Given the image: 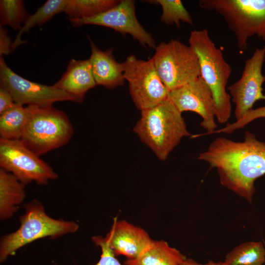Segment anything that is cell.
I'll use <instances>...</instances> for the list:
<instances>
[{
  "label": "cell",
  "instance_id": "6da1fadb",
  "mask_svg": "<svg viewBox=\"0 0 265 265\" xmlns=\"http://www.w3.org/2000/svg\"><path fill=\"white\" fill-rule=\"evenodd\" d=\"M198 159L215 168L221 184L250 203L255 180L265 174V142L246 131L243 142L218 137Z\"/></svg>",
  "mask_w": 265,
  "mask_h": 265
},
{
  "label": "cell",
  "instance_id": "7a4b0ae2",
  "mask_svg": "<svg viewBox=\"0 0 265 265\" xmlns=\"http://www.w3.org/2000/svg\"><path fill=\"white\" fill-rule=\"evenodd\" d=\"M133 131L162 160L167 158L184 137L190 135L182 113L169 98L141 111Z\"/></svg>",
  "mask_w": 265,
  "mask_h": 265
},
{
  "label": "cell",
  "instance_id": "3957f363",
  "mask_svg": "<svg viewBox=\"0 0 265 265\" xmlns=\"http://www.w3.org/2000/svg\"><path fill=\"white\" fill-rule=\"evenodd\" d=\"M188 43L198 56L201 77L212 92L216 118L219 123H225L232 111L231 96L226 90L232 68L225 59L221 49L211 38L208 29L192 30Z\"/></svg>",
  "mask_w": 265,
  "mask_h": 265
},
{
  "label": "cell",
  "instance_id": "277c9868",
  "mask_svg": "<svg viewBox=\"0 0 265 265\" xmlns=\"http://www.w3.org/2000/svg\"><path fill=\"white\" fill-rule=\"evenodd\" d=\"M24 213L19 217L20 225L12 233L1 237L0 262H4L24 246L44 238L55 239L76 232L79 224L73 221L55 219L48 215L43 205L34 199L23 205Z\"/></svg>",
  "mask_w": 265,
  "mask_h": 265
},
{
  "label": "cell",
  "instance_id": "5b68a950",
  "mask_svg": "<svg viewBox=\"0 0 265 265\" xmlns=\"http://www.w3.org/2000/svg\"><path fill=\"white\" fill-rule=\"evenodd\" d=\"M27 121L21 140L39 156L68 143L73 127L63 111L53 105L26 106Z\"/></svg>",
  "mask_w": 265,
  "mask_h": 265
},
{
  "label": "cell",
  "instance_id": "8992f818",
  "mask_svg": "<svg viewBox=\"0 0 265 265\" xmlns=\"http://www.w3.org/2000/svg\"><path fill=\"white\" fill-rule=\"evenodd\" d=\"M198 4L223 18L239 50H246L248 39L254 35L265 41V0H200Z\"/></svg>",
  "mask_w": 265,
  "mask_h": 265
},
{
  "label": "cell",
  "instance_id": "52a82bcc",
  "mask_svg": "<svg viewBox=\"0 0 265 265\" xmlns=\"http://www.w3.org/2000/svg\"><path fill=\"white\" fill-rule=\"evenodd\" d=\"M152 57L164 85L171 91L201 76L198 56L189 45L178 40L162 42Z\"/></svg>",
  "mask_w": 265,
  "mask_h": 265
},
{
  "label": "cell",
  "instance_id": "ba28073f",
  "mask_svg": "<svg viewBox=\"0 0 265 265\" xmlns=\"http://www.w3.org/2000/svg\"><path fill=\"white\" fill-rule=\"evenodd\" d=\"M21 139L0 138V168L12 173L25 186L32 182L46 185L58 174Z\"/></svg>",
  "mask_w": 265,
  "mask_h": 265
},
{
  "label": "cell",
  "instance_id": "9c48e42d",
  "mask_svg": "<svg viewBox=\"0 0 265 265\" xmlns=\"http://www.w3.org/2000/svg\"><path fill=\"white\" fill-rule=\"evenodd\" d=\"M122 64L124 79L128 82L131 97L137 108L147 109L168 98L169 91L152 58L145 60L131 55Z\"/></svg>",
  "mask_w": 265,
  "mask_h": 265
},
{
  "label": "cell",
  "instance_id": "30bf717a",
  "mask_svg": "<svg viewBox=\"0 0 265 265\" xmlns=\"http://www.w3.org/2000/svg\"><path fill=\"white\" fill-rule=\"evenodd\" d=\"M0 84L11 93L16 104L45 106L60 101L81 103V99L51 86L24 79L13 71L0 57Z\"/></svg>",
  "mask_w": 265,
  "mask_h": 265
},
{
  "label": "cell",
  "instance_id": "8fae6325",
  "mask_svg": "<svg viewBox=\"0 0 265 265\" xmlns=\"http://www.w3.org/2000/svg\"><path fill=\"white\" fill-rule=\"evenodd\" d=\"M265 59V46L256 48L252 55L245 61L239 79L227 87L235 106L236 121L240 120L252 107L256 102L265 100L262 85L265 76L262 67Z\"/></svg>",
  "mask_w": 265,
  "mask_h": 265
},
{
  "label": "cell",
  "instance_id": "7c38bea8",
  "mask_svg": "<svg viewBox=\"0 0 265 265\" xmlns=\"http://www.w3.org/2000/svg\"><path fill=\"white\" fill-rule=\"evenodd\" d=\"M69 20L76 26L93 25L111 28L123 35L130 34L145 48L155 49L157 47L152 34L138 21L132 0H120L110 9L92 17Z\"/></svg>",
  "mask_w": 265,
  "mask_h": 265
},
{
  "label": "cell",
  "instance_id": "4fadbf2b",
  "mask_svg": "<svg viewBox=\"0 0 265 265\" xmlns=\"http://www.w3.org/2000/svg\"><path fill=\"white\" fill-rule=\"evenodd\" d=\"M168 98L181 113L190 111L199 115L202 118L200 126L206 131L205 134L215 131L217 126L215 122L216 109L212 94L201 76L169 91Z\"/></svg>",
  "mask_w": 265,
  "mask_h": 265
},
{
  "label": "cell",
  "instance_id": "5bb4252c",
  "mask_svg": "<svg viewBox=\"0 0 265 265\" xmlns=\"http://www.w3.org/2000/svg\"><path fill=\"white\" fill-rule=\"evenodd\" d=\"M105 238L116 256H124L127 259L138 257L153 241L143 229L117 218Z\"/></svg>",
  "mask_w": 265,
  "mask_h": 265
},
{
  "label": "cell",
  "instance_id": "9a60e30c",
  "mask_svg": "<svg viewBox=\"0 0 265 265\" xmlns=\"http://www.w3.org/2000/svg\"><path fill=\"white\" fill-rule=\"evenodd\" d=\"M89 39L91 51L89 60L96 84L109 89L122 85L125 80L123 64L115 59L113 49L103 51Z\"/></svg>",
  "mask_w": 265,
  "mask_h": 265
},
{
  "label": "cell",
  "instance_id": "2e32d148",
  "mask_svg": "<svg viewBox=\"0 0 265 265\" xmlns=\"http://www.w3.org/2000/svg\"><path fill=\"white\" fill-rule=\"evenodd\" d=\"M89 59H71L61 79L53 85L83 101L85 94L96 85Z\"/></svg>",
  "mask_w": 265,
  "mask_h": 265
},
{
  "label": "cell",
  "instance_id": "e0dca14e",
  "mask_svg": "<svg viewBox=\"0 0 265 265\" xmlns=\"http://www.w3.org/2000/svg\"><path fill=\"white\" fill-rule=\"evenodd\" d=\"M26 197L25 186L12 173L0 169V219L12 217Z\"/></svg>",
  "mask_w": 265,
  "mask_h": 265
},
{
  "label": "cell",
  "instance_id": "ac0fdd59",
  "mask_svg": "<svg viewBox=\"0 0 265 265\" xmlns=\"http://www.w3.org/2000/svg\"><path fill=\"white\" fill-rule=\"evenodd\" d=\"M186 259L179 250L164 240H154L138 257L127 259L125 265H182Z\"/></svg>",
  "mask_w": 265,
  "mask_h": 265
},
{
  "label": "cell",
  "instance_id": "d6986e66",
  "mask_svg": "<svg viewBox=\"0 0 265 265\" xmlns=\"http://www.w3.org/2000/svg\"><path fill=\"white\" fill-rule=\"evenodd\" d=\"M26 107L17 104L0 114V138L21 139L27 118Z\"/></svg>",
  "mask_w": 265,
  "mask_h": 265
},
{
  "label": "cell",
  "instance_id": "ffe728a7",
  "mask_svg": "<svg viewBox=\"0 0 265 265\" xmlns=\"http://www.w3.org/2000/svg\"><path fill=\"white\" fill-rule=\"evenodd\" d=\"M66 3L67 0H48L39 7L34 14H29L13 41V50L26 42L21 39L23 33L27 32L36 26H42L54 15L64 12Z\"/></svg>",
  "mask_w": 265,
  "mask_h": 265
},
{
  "label": "cell",
  "instance_id": "44dd1931",
  "mask_svg": "<svg viewBox=\"0 0 265 265\" xmlns=\"http://www.w3.org/2000/svg\"><path fill=\"white\" fill-rule=\"evenodd\" d=\"M223 262L225 265H263L265 248L262 242H245L230 251Z\"/></svg>",
  "mask_w": 265,
  "mask_h": 265
},
{
  "label": "cell",
  "instance_id": "7402d4cb",
  "mask_svg": "<svg viewBox=\"0 0 265 265\" xmlns=\"http://www.w3.org/2000/svg\"><path fill=\"white\" fill-rule=\"evenodd\" d=\"M118 0H67L64 12L71 19L92 17L106 11Z\"/></svg>",
  "mask_w": 265,
  "mask_h": 265
},
{
  "label": "cell",
  "instance_id": "603a6c76",
  "mask_svg": "<svg viewBox=\"0 0 265 265\" xmlns=\"http://www.w3.org/2000/svg\"><path fill=\"white\" fill-rule=\"evenodd\" d=\"M28 15L25 8L23 0H0L1 26H8L19 31Z\"/></svg>",
  "mask_w": 265,
  "mask_h": 265
},
{
  "label": "cell",
  "instance_id": "cb8c5ba5",
  "mask_svg": "<svg viewBox=\"0 0 265 265\" xmlns=\"http://www.w3.org/2000/svg\"><path fill=\"white\" fill-rule=\"evenodd\" d=\"M152 3L159 4L162 8L161 21L166 25H175L179 28L181 22L193 25V21L189 12L180 0H156Z\"/></svg>",
  "mask_w": 265,
  "mask_h": 265
},
{
  "label": "cell",
  "instance_id": "d4e9b609",
  "mask_svg": "<svg viewBox=\"0 0 265 265\" xmlns=\"http://www.w3.org/2000/svg\"><path fill=\"white\" fill-rule=\"evenodd\" d=\"M260 118H265V106L249 110L240 120L231 124H228L224 128L215 130L213 133H230Z\"/></svg>",
  "mask_w": 265,
  "mask_h": 265
},
{
  "label": "cell",
  "instance_id": "484cf974",
  "mask_svg": "<svg viewBox=\"0 0 265 265\" xmlns=\"http://www.w3.org/2000/svg\"><path fill=\"white\" fill-rule=\"evenodd\" d=\"M92 240L101 248L102 252L99 261L94 265H123L116 258L105 238L95 236L92 238Z\"/></svg>",
  "mask_w": 265,
  "mask_h": 265
},
{
  "label": "cell",
  "instance_id": "4316f807",
  "mask_svg": "<svg viewBox=\"0 0 265 265\" xmlns=\"http://www.w3.org/2000/svg\"><path fill=\"white\" fill-rule=\"evenodd\" d=\"M11 38L8 35V30L0 26V56L7 55L13 50Z\"/></svg>",
  "mask_w": 265,
  "mask_h": 265
},
{
  "label": "cell",
  "instance_id": "83f0119b",
  "mask_svg": "<svg viewBox=\"0 0 265 265\" xmlns=\"http://www.w3.org/2000/svg\"><path fill=\"white\" fill-rule=\"evenodd\" d=\"M11 93L6 88L0 85V114L15 105Z\"/></svg>",
  "mask_w": 265,
  "mask_h": 265
},
{
  "label": "cell",
  "instance_id": "f1b7e54d",
  "mask_svg": "<svg viewBox=\"0 0 265 265\" xmlns=\"http://www.w3.org/2000/svg\"><path fill=\"white\" fill-rule=\"evenodd\" d=\"M182 265H225V264L223 262H214L213 261H210L204 264H202L192 259L186 258Z\"/></svg>",
  "mask_w": 265,
  "mask_h": 265
}]
</instances>
